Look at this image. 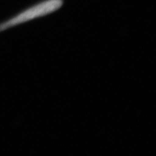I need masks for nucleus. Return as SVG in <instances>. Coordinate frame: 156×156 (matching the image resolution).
<instances>
[{
    "mask_svg": "<svg viewBox=\"0 0 156 156\" xmlns=\"http://www.w3.org/2000/svg\"><path fill=\"white\" fill-rule=\"evenodd\" d=\"M62 4L63 0H45L39 3L0 23V33L33 19L46 16L59 9Z\"/></svg>",
    "mask_w": 156,
    "mask_h": 156,
    "instance_id": "1",
    "label": "nucleus"
}]
</instances>
